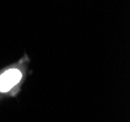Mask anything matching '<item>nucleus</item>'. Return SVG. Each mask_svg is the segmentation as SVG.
Returning a JSON list of instances; mask_svg holds the SVG:
<instances>
[{
	"mask_svg": "<svg viewBox=\"0 0 130 122\" xmlns=\"http://www.w3.org/2000/svg\"><path fill=\"white\" fill-rule=\"evenodd\" d=\"M22 78V74L18 69H9L0 75V92H7L17 85Z\"/></svg>",
	"mask_w": 130,
	"mask_h": 122,
	"instance_id": "obj_1",
	"label": "nucleus"
}]
</instances>
